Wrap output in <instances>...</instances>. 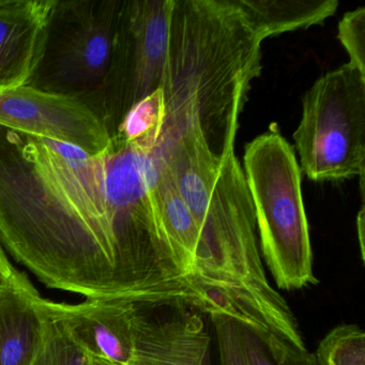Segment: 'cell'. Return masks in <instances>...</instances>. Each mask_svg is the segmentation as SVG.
Returning <instances> with one entry per match:
<instances>
[{
	"label": "cell",
	"instance_id": "22",
	"mask_svg": "<svg viewBox=\"0 0 365 365\" xmlns=\"http://www.w3.org/2000/svg\"><path fill=\"white\" fill-rule=\"evenodd\" d=\"M93 362L96 363V365H108V364H106V363L96 362V361H93Z\"/></svg>",
	"mask_w": 365,
	"mask_h": 365
},
{
	"label": "cell",
	"instance_id": "6",
	"mask_svg": "<svg viewBox=\"0 0 365 365\" xmlns=\"http://www.w3.org/2000/svg\"><path fill=\"white\" fill-rule=\"evenodd\" d=\"M301 170L314 181L365 174V74L351 63L318 78L294 133Z\"/></svg>",
	"mask_w": 365,
	"mask_h": 365
},
{
	"label": "cell",
	"instance_id": "17",
	"mask_svg": "<svg viewBox=\"0 0 365 365\" xmlns=\"http://www.w3.org/2000/svg\"><path fill=\"white\" fill-rule=\"evenodd\" d=\"M44 315V333L41 347L33 365H91L86 352L72 339L65 324L44 304L41 299Z\"/></svg>",
	"mask_w": 365,
	"mask_h": 365
},
{
	"label": "cell",
	"instance_id": "2",
	"mask_svg": "<svg viewBox=\"0 0 365 365\" xmlns=\"http://www.w3.org/2000/svg\"><path fill=\"white\" fill-rule=\"evenodd\" d=\"M157 151L200 230L195 282L210 316H230L304 347L296 316L267 277L253 200L235 153L217 157L192 136L159 143Z\"/></svg>",
	"mask_w": 365,
	"mask_h": 365
},
{
	"label": "cell",
	"instance_id": "12",
	"mask_svg": "<svg viewBox=\"0 0 365 365\" xmlns=\"http://www.w3.org/2000/svg\"><path fill=\"white\" fill-rule=\"evenodd\" d=\"M41 299L12 264L0 285V365H33L43 339Z\"/></svg>",
	"mask_w": 365,
	"mask_h": 365
},
{
	"label": "cell",
	"instance_id": "11",
	"mask_svg": "<svg viewBox=\"0 0 365 365\" xmlns=\"http://www.w3.org/2000/svg\"><path fill=\"white\" fill-rule=\"evenodd\" d=\"M53 0L0 1V93L29 86L46 48Z\"/></svg>",
	"mask_w": 365,
	"mask_h": 365
},
{
	"label": "cell",
	"instance_id": "9",
	"mask_svg": "<svg viewBox=\"0 0 365 365\" xmlns=\"http://www.w3.org/2000/svg\"><path fill=\"white\" fill-rule=\"evenodd\" d=\"M210 333L193 307L136 305L128 365H210Z\"/></svg>",
	"mask_w": 365,
	"mask_h": 365
},
{
	"label": "cell",
	"instance_id": "21",
	"mask_svg": "<svg viewBox=\"0 0 365 365\" xmlns=\"http://www.w3.org/2000/svg\"><path fill=\"white\" fill-rule=\"evenodd\" d=\"M12 262L8 258L4 247L0 245V285L3 283L4 279L7 277L10 268H11Z\"/></svg>",
	"mask_w": 365,
	"mask_h": 365
},
{
	"label": "cell",
	"instance_id": "4",
	"mask_svg": "<svg viewBox=\"0 0 365 365\" xmlns=\"http://www.w3.org/2000/svg\"><path fill=\"white\" fill-rule=\"evenodd\" d=\"M245 166L260 254L277 289L317 285L300 166L292 146L277 132L262 134L245 148Z\"/></svg>",
	"mask_w": 365,
	"mask_h": 365
},
{
	"label": "cell",
	"instance_id": "18",
	"mask_svg": "<svg viewBox=\"0 0 365 365\" xmlns=\"http://www.w3.org/2000/svg\"><path fill=\"white\" fill-rule=\"evenodd\" d=\"M319 365H365L364 331L356 324L333 328L315 351Z\"/></svg>",
	"mask_w": 365,
	"mask_h": 365
},
{
	"label": "cell",
	"instance_id": "8",
	"mask_svg": "<svg viewBox=\"0 0 365 365\" xmlns=\"http://www.w3.org/2000/svg\"><path fill=\"white\" fill-rule=\"evenodd\" d=\"M0 125L69 143L91 155L113 145L108 125L88 103L31 86L0 93Z\"/></svg>",
	"mask_w": 365,
	"mask_h": 365
},
{
	"label": "cell",
	"instance_id": "5",
	"mask_svg": "<svg viewBox=\"0 0 365 365\" xmlns=\"http://www.w3.org/2000/svg\"><path fill=\"white\" fill-rule=\"evenodd\" d=\"M123 8L125 1H55L43 57L29 86L82 100L83 93L100 91L104 100Z\"/></svg>",
	"mask_w": 365,
	"mask_h": 365
},
{
	"label": "cell",
	"instance_id": "19",
	"mask_svg": "<svg viewBox=\"0 0 365 365\" xmlns=\"http://www.w3.org/2000/svg\"><path fill=\"white\" fill-rule=\"evenodd\" d=\"M339 39L349 55V63L365 74V8L344 14L339 24Z\"/></svg>",
	"mask_w": 365,
	"mask_h": 365
},
{
	"label": "cell",
	"instance_id": "16",
	"mask_svg": "<svg viewBox=\"0 0 365 365\" xmlns=\"http://www.w3.org/2000/svg\"><path fill=\"white\" fill-rule=\"evenodd\" d=\"M164 123L165 104L162 89L159 88L127 113L114 138L155 149L159 145Z\"/></svg>",
	"mask_w": 365,
	"mask_h": 365
},
{
	"label": "cell",
	"instance_id": "15",
	"mask_svg": "<svg viewBox=\"0 0 365 365\" xmlns=\"http://www.w3.org/2000/svg\"><path fill=\"white\" fill-rule=\"evenodd\" d=\"M264 41L271 36L307 29L333 16L337 0H234Z\"/></svg>",
	"mask_w": 365,
	"mask_h": 365
},
{
	"label": "cell",
	"instance_id": "14",
	"mask_svg": "<svg viewBox=\"0 0 365 365\" xmlns=\"http://www.w3.org/2000/svg\"><path fill=\"white\" fill-rule=\"evenodd\" d=\"M157 176L155 190L162 220L168 237L187 269L195 282V270L202 256V239L189 207L181 196L172 172L157 149ZM196 284V282H195ZM197 285V284H196ZM200 288V287H198ZM202 292V290H200Z\"/></svg>",
	"mask_w": 365,
	"mask_h": 365
},
{
	"label": "cell",
	"instance_id": "7",
	"mask_svg": "<svg viewBox=\"0 0 365 365\" xmlns=\"http://www.w3.org/2000/svg\"><path fill=\"white\" fill-rule=\"evenodd\" d=\"M174 0L125 1L114 69L103 101L113 138L127 113L161 87Z\"/></svg>",
	"mask_w": 365,
	"mask_h": 365
},
{
	"label": "cell",
	"instance_id": "3",
	"mask_svg": "<svg viewBox=\"0 0 365 365\" xmlns=\"http://www.w3.org/2000/svg\"><path fill=\"white\" fill-rule=\"evenodd\" d=\"M262 44L234 0H174L159 143L192 136L217 157L234 153L239 117L262 72Z\"/></svg>",
	"mask_w": 365,
	"mask_h": 365
},
{
	"label": "cell",
	"instance_id": "10",
	"mask_svg": "<svg viewBox=\"0 0 365 365\" xmlns=\"http://www.w3.org/2000/svg\"><path fill=\"white\" fill-rule=\"evenodd\" d=\"M44 304L63 322L72 339L91 360L128 365L133 349L136 304L100 299L67 303L46 298Z\"/></svg>",
	"mask_w": 365,
	"mask_h": 365
},
{
	"label": "cell",
	"instance_id": "20",
	"mask_svg": "<svg viewBox=\"0 0 365 365\" xmlns=\"http://www.w3.org/2000/svg\"><path fill=\"white\" fill-rule=\"evenodd\" d=\"M364 230H365V215L364 204L362 202L358 217H356V232H358L359 245H360L361 258L364 260Z\"/></svg>",
	"mask_w": 365,
	"mask_h": 365
},
{
	"label": "cell",
	"instance_id": "1",
	"mask_svg": "<svg viewBox=\"0 0 365 365\" xmlns=\"http://www.w3.org/2000/svg\"><path fill=\"white\" fill-rule=\"evenodd\" d=\"M157 155L80 147L0 125V245L52 289L143 307L207 300L162 220Z\"/></svg>",
	"mask_w": 365,
	"mask_h": 365
},
{
	"label": "cell",
	"instance_id": "13",
	"mask_svg": "<svg viewBox=\"0 0 365 365\" xmlns=\"http://www.w3.org/2000/svg\"><path fill=\"white\" fill-rule=\"evenodd\" d=\"M219 365H319L315 352L227 315L209 316Z\"/></svg>",
	"mask_w": 365,
	"mask_h": 365
},
{
	"label": "cell",
	"instance_id": "23",
	"mask_svg": "<svg viewBox=\"0 0 365 365\" xmlns=\"http://www.w3.org/2000/svg\"><path fill=\"white\" fill-rule=\"evenodd\" d=\"M91 365H96V363L93 362H93H91Z\"/></svg>",
	"mask_w": 365,
	"mask_h": 365
}]
</instances>
